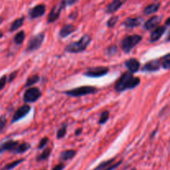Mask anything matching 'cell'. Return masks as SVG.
I'll use <instances>...</instances> for the list:
<instances>
[{
    "label": "cell",
    "mask_w": 170,
    "mask_h": 170,
    "mask_svg": "<svg viewBox=\"0 0 170 170\" xmlns=\"http://www.w3.org/2000/svg\"><path fill=\"white\" fill-rule=\"evenodd\" d=\"M64 8V5L62 2L59 3L58 4H56L52 8V9L51 10L50 14L48 15V22H54L55 21L58 19V17H60V14L62 10V9Z\"/></svg>",
    "instance_id": "9c48e42d"
},
{
    "label": "cell",
    "mask_w": 170,
    "mask_h": 170,
    "mask_svg": "<svg viewBox=\"0 0 170 170\" xmlns=\"http://www.w3.org/2000/svg\"><path fill=\"white\" fill-rule=\"evenodd\" d=\"M142 22L143 19L140 17H134V18L128 17L125 22H123V25L128 28H134L140 26L142 23Z\"/></svg>",
    "instance_id": "e0dca14e"
},
{
    "label": "cell",
    "mask_w": 170,
    "mask_h": 170,
    "mask_svg": "<svg viewBox=\"0 0 170 170\" xmlns=\"http://www.w3.org/2000/svg\"><path fill=\"white\" fill-rule=\"evenodd\" d=\"M91 42V37L89 34H85L81 37V39L77 42H74L67 45L65 51L69 53H80L86 50Z\"/></svg>",
    "instance_id": "7a4b0ae2"
},
{
    "label": "cell",
    "mask_w": 170,
    "mask_h": 170,
    "mask_svg": "<svg viewBox=\"0 0 170 170\" xmlns=\"http://www.w3.org/2000/svg\"><path fill=\"white\" fill-rule=\"evenodd\" d=\"M114 159H109V160H106V161L102 162V163H100V164L98 165L97 167L95 168L94 170H103V169H105V168H108L109 166H110V165L112 164V163L114 161Z\"/></svg>",
    "instance_id": "484cf974"
},
{
    "label": "cell",
    "mask_w": 170,
    "mask_h": 170,
    "mask_svg": "<svg viewBox=\"0 0 170 170\" xmlns=\"http://www.w3.org/2000/svg\"><path fill=\"white\" fill-rule=\"evenodd\" d=\"M161 20L162 18L160 16H153L145 22L144 28L145 30H152L153 28H157V26L160 23Z\"/></svg>",
    "instance_id": "5bb4252c"
},
{
    "label": "cell",
    "mask_w": 170,
    "mask_h": 170,
    "mask_svg": "<svg viewBox=\"0 0 170 170\" xmlns=\"http://www.w3.org/2000/svg\"><path fill=\"white\" fill-rule=\"evenodd\" d=\"M81 129H76V131H75V135H77V134H81Z\"/></svg>",
    "instance_id": "60d3db41"
},
{
    "label": "cell",
    "mask_w": 170,
    "mask_h": 170,
    "mask_svg": "<svg viewBox=\"0 0 170 170\" xmlns=\"http://www.w3.org/2000/svg\"><path fill=\"white\" fill-rule=\"evenodd\" d=\"M67 130V125H64L63 126H61V128L57 130V134H56V138L57 139H61L66 135Z\"/></svg>",
    "instance_id": "f546056e"
},
{
    "label": "cell",
    "mask_w": 170,
    "mask_h": 170,
    "mask_svg": "<svg viewBox=\"0 0 170 170\" xmlns=\"http://www.w3.org/2000/svg\"><path fill=\"white\" fill-rule=\"evenodd\" d=\"M140 83V79L137 76H134L133 73L130 71L125 72L115 84H114V90L117 92H123L126 90L134 89L137 87Z\"/></svg>",
    "instance_id": "6da1fadb"
},
{
    "label": "cell",
    "mask_w": 170,
    "mask_h": 170,
    "mask_svg": "<svg viewBox=\"0 0 170 170\" xmlns=\"http://www.w3.org/2000/svg\"><path fill=\"white\" fill-rule=\"evenodd\" d=\"M165 31H166L165 26H159L158 28H155V29L151 33L149 41L151 42H155L157 41H159L161 38V37L164 35Z\"/></svg>",
    "instance_id": "7c38bea8"
},
{
    "label": "cell",
    "mask_w": 170,
    "mask_h": 170,
    "mask_svg": "<svg viewBox=\"0 0 170 170\" xmlns=\"http://www.w3.org/2000/svg\"><path fill=\"white\" fill-rule=\"evenodd\" d=\"M65 168V164H62V163H61V164H56L55 167L53 168L52 170H63Z\"/></svg>",
    "instance_id": "f35d334b"
},
{
    "label": "cell",
    "mask_w": 170,
    "mask_h": 170,
    "mask_svg": "<svg viewBox=\"0 0 170 170\" xmlns=\"http://www.w3.org/2000/svg\"><path fill=\"white\" fill-rule=\"evenodd\" d=\"M43 41H44V33H41L32 37L28 41L26 50H27V52H34V51L38 50L41 48Z\"/></svg>",
    "instance_id": "8992f818"
},
{
    "label": "cell",
    "mask_w": 170,
    "mask_h": 170,
    "mask_svg": "<svg viewBox=\"0 0 170 170\" xmlns=\"http://www.w3.org/2000/svg\"><path fill=\"white\" fill-rule=\"evenodd\" d=\"M125 66L126 67V68L128 69L129 71H130L131 73H135L137 72L140 67V61H138L137 59L135 58H130L126 61L125 62Z\"/></svg>",
    "instance_id": "4fadbf2b"
},
{
    "label": "cell",
    "mask_w": 170,
    "mask_h": 170,
    "mask_svg": "<svg viewBox=\"0 0 170 170\" xmlns=\"http://www.w3.org/2000/svg\"><path fill=\"white\" fill-rule=\"evenodd\" d=\"M24 161V159H17V160H15V161L12 162V163H9V164H7L4 167V170H11L13 168H14L15 167H17V165L20 164L21 163Z\"/></svg>",
    "instance_id": "83f0119b"
},
{
    "label": "cell",
    "mask_w": 170,
    "mask_h": 170,
    "mask_svg": "<svg viewBox=\"0 0 170 170\" xmlns=\"http://www.w3.org/2000/svg\"><path fill=\"white\" fill-rule=\"evenodd\" d=\"M109 72V68L106 67H91L86 71L84 75L91 78H99L101 76L106 75Z\"/></svg>",
    "instance_id": "52a82bcc"
},
{
    "label": "cell",
    "mask_w": 170,
    "mask_h": 170,
    "mask_svg": "<svg viewBox=\"0 0 170 170\" xmlns=\"http://www.w3.org/2000/svg\"><path fill=\"white\" fill-rule=\"evenodd\" d=\"M3 18H2V17H0V24H1L2 22H3Z\"/></svg>",
    "instance_id": "b9f144b4"
},
{
    "label": "cell",
    "mask_w": 170,
    "mask_h": 170,
    "mask_svg": "<svg viewBox=\"0 0 170 170\" xmlns=\"http://www.w3.org/2000/svg\"><path fill=\"white\" fill-rule=\"evenodd\" d=\"M75 153H76L75 150H73V149L63 151V152H61V155H60V159H61L62 161H67V160H69V159H71L72 158H74Z\"/></svg>",
    "instance_id": "ffe728a7"
},
{
    "label": "cell",
    "mask_w": 170,
    "mask_h": 170,
    "mask_svg": "<svg viewBox=\"0 0 170 170\" xmlns=\"http://www.w3.org/2000/svg\"><path fill=\"white\" fill-rule=\"evenodd\" d=\"M7 81H8V77L7 75H3L1 78H0V91L3 90L6 86V83H7Z\"/></svg>",
    "instance_id": "e575fe53"
},
{
    "label": "cell",
    "mask_w": 170,
    "mask_h": 170,
    "mask_svg": "<svg viewBox=\"0 0 170 170\" xmlns=\"http://www.w3.org/2000/svg\"><path fill=\"white\" fill-rule=\"evenodd\" d=\"M77 1H78V0H62L61 2L63 3L64 7H66V6L73 5V4L76 3Z\"/></svg>",
    "instance_id": "d590c367"
},
{
    "label": "cell",
    "mask_w": 170,
    "mask_h": 170,
    "mask_svg": "<svg viewBox=\"0 0 170 170\" xmlns=\"http://www.w3.org/2000/svg\"><path fill=\"white\" fill-rule=\"evenodd\" d=\"M46 12V6L44 4H38L29 10L28 15L32 19H35L37 17H42Z\"/></svg>",
    "instance_id": "30bf717a"
},
{
    "label": "cell",
    "mask_w": 170,
    "mask_h": 170,
    "mask_svg": "<svg viewBox=\"0 0 170 170\" xmlns=\"http://www.w3.org/2000/svg\"><path fill=\"white\" fill-rule=\"evenodd\" d=\"M118 19H119V17H116V16L115 17H111L107 22V26L109 28H113L116 24V22H118Z\"/></svg>",
    "instance_id": "4dcf8cb0"
},
{
    "label": "cell",
    "mask_w": 170,
    "mask_h": 170,
    "mask_svg": "<svg viewBox=\"0 0 170 170\" xmlns=\"http://www.w3.org/2000/svg\"><path fill=\"white\" fill-rule=\"evenodd\" d=\"M109 117H110L109 111H108V110H105V111H103L102 113H101V114H100V120H99V124H100V125L106 124V123L108 121V120H109Z\"/></svg>",
    "instance_id": "f1b7e54d"
},
{
    "label": "cell",
    "mask_w": 170,
    "mask_h": 170,
    "mask_svg": "<svg viewBox=\"0 0 170 170\" xmlns=\"http://www.w3.org/2000/svg\"><path fill=\"white\" fill-rule=\"evenodd\" d=\"M159 8H160V3H152V4L147 6V7L145 8V10H144V14H146V15H150V14H155L156 12H158Z\"/></svg>",
    "instance_id": "d6986e66"
},
{
    "label": "cell",
    "mask_w": 170,
    "mask_h": 170,
    "mask_svg": "<svg viewBox=\"0 0 170 170\" xmlns=\"http://www.w3.org/2000/svg\"><path fill=\"white\" fill-rule=\"evenodd\" d=\"M18 145H19V142L15 141V140H9L7 142L3 143V145L0 146V153H3L4 151L14 152V150L17 148V146Z\"/></svg>",
    "instance_id": "2e32d148"
},
{
    "label": "cell",
    "mask_w": 170,
    "mask_h": 170,
    "mask_svg": "<svg viewBox=\"0 0 170 170\" xmlns=\"http://www.w3.org/2000/svg\"><path fill=\"white\" fill-rule=\"evenodd\" d=\"M75 29H76V28L73 24L64 25L61 28L60 32H59V36L61 37H68L71 33H73Z\"/></svg>",
    "instance_id": "ac0fdd59"
},
{
    "label": "cell",
    "mask_w": 170,
    "mask_h": 170,
    "mask_svg": "<svg viewBox=\"0 0 170 170\" xmlns=\"http://www.w3.org/2000/svg\"><path fill=\"white\" fill-rule=\"evenodd\" d=\"M160 60V63H161V67L165 69V70H169L170 69V53L165 55L163 57H161Z\"/></svg>",
    "instance_id": "7402d4cb"
},
{
    "label": "cell",
    "mask_w": 170,
    "mask_h": 170,
    "mask_svg": "<svg viewBox=\"0 0 170 170\" xmlns=\"http://www.w3.org/2000/svg\"><path fill=\"white\" fill-rule=\"evenodd\" d=\"M17 71H14V72H12L11 74L9 75V78H8V81H9V82H11V81H14V78L17 76Z\"/></svg>",
    "instance_id": "74e56055"
},
{
    "label": "cell",
    "mask_w": 170,
    "mask_h": 170,
    "mask_svg": "<svg viewBox=\"0 0 170 170\" xmlns=\"http://www.w3.org/2000/svg\"><path fill=\"white\" fill-rule=\"evenodd\" d=\"M31 110V106L28 105H23L21 107H19L17 110V111L15 112L12 119V123H15L18 120H22V118H24L26 115H28V113Z\"/></svg>",
    "instance_id": "ba28073f"
},
{
    "label": "cell",
    "mask_w": 170,
    "mask_h": 170,
    "mask_svg": "<svg viewBox=\"0 0 170 170\" xmlns=\"http://www.w3.org/2000/svg\"><path fill=\"white\" fill-rule=\"evenodd\" d=\"M165 25H170V17H168L167 20H166V22H165Z\"/></svg>",
    "instance_id": "ab89813d"
},
{
    "label": "cell",
    "mask_w": 170,
    "mask_h": 170,
    "mask_svg": "<svg viewBox=\"0 0 170 170\" xmlns=\"http://www.w3.org/2000/svg\"><path fill=\"white\" fill-rule=\"evenodd\" d=\"M6 125H7V118L4 115H3L0 117V133L4 129Z\"/></svg>",
    "instance_id": "1f68e13d"
},
{
    "label": "cell",
    "mask_w": 170,
    "mask_h": 170,
    "mask_svg": "<svg viewBox=\"0 0 170 170\" xmlns=\"http://www.w3.org/2000/svg\"><path fill=\"white\" fill-rule=\"evenodd\" d=\"M2 35H3V34H2V33H0V37L2 36Z\"/></svg>",
    "instance_id": "ee69618b"
},
{
    "label": "cell",
    "mask_w": 170,
    "mask_h": 170,
    "mask_svg": "<svg viewBox=\"0 0 170 170\" xmlns=\"http://www.w3.org/2000/svg\"><path fill=\"white\" fill-rule=\"evenodd\" d=\"M24 38H25V33L24 31H20L18 32L15 37H14V42L17 45H21L24 41Z\"/></svg>",
    "instance_id": "cb8c5ba5"
},
{
    "label": "cell",
    "mask_w": 170,
    "mask_h": 170,
    "mask_svg": "<svg viewBox=\"0 0 170 170\" xmlns=\"http://www.w3.org/2000/svg\"><path fill=\"white\" fill-rule=\"evenodd\" d=\"M42 96V91L37 87H32L26 90L23 95V100L26 103H33Z\"/></svg>",
    "instance_id": "5b68a950"
},
{
    "label": "cell",
    "mask_w": 170,
    "mask_h": 170,
    "mask_svg": "<svg viewBox=\"0 0 170 170\" xmlns=\"http://www.w3.org/2000/svg\"><path fill=\"white\" fill-rule=\"evenodd\" d=\"M121 163H122V161H119L118 163H115V164H111L110 166H109V167L106 168H105V169H103V170H114V169H115L116 168H118L120 164H121Z\"/></svg>",
    "instance_id": "8d00e7d4"
},
{
    "label": "cell",
    "mask_w": 170,
    "mask_h": 170,
    "mask_svg": "<svg viewBox=\"0 0 170 170\" xmlns=\"http://www.w3.org/2000/svg\"><path fill=\"white\" fill-rule=\"evenodd\" d=\"M161 67V63L160 60H152V61H148L147 63H145V66L143 67V71H147V72H153L159 71Z\"/></svg>",
    "instance_id": "8fae6325"
},
{
    "label": "cell",
    "mask_w": 170,
    "mask_h": 170,
    "mask_svg": "<svg viewBox=\"0 0 170 170\" xmlns=\"http://www.w3.org/2000/svg\"><path fill=\"white\" fill-rule=\"evenodd\" d=\"M39 79H40L39 75H32V76H30V77H29V78L27 80V82H26V84H25V87H32L33 85L36 84L37 82H38Z\"/></svg>",
    "instance_id": "4316f807"
},
{
    "label": "cell",
    "mask_w": 170,
    "mask_h": 170,
    "mask_svg": "<svg viewBox=\"0 0 170 170\" xmlns=\"http://www.w3.org/2000/svg\"><path fill=\"white\" fill-rule=\"evenodd\" d=\"M126 1L127 0H114L106 8V13L107 14H114L117 11L118 9H120L121 8V6L126 3Z\"/></svg>",
    "instance_id": "9a60e30c"
},
{
    "label": "cell",
    "mask_w": 170,
    "mask_h": 170,
    "mask_svg": "<svg viewBox=\"0 0 170 170\" xmlns=\"http://www.w3.org/2000/svg\"><path fill=\"white\" fill-rule=\"evenodd\" d=\"M31 145L29 143H22L21 145H18L17 148L15 149L13 153H23L27 152L28 149H30Z\"/></svg>",
    "instance_id": "44dd1931"
},
{
    "label": "cell",
    "mask_w": 170,
    "mask_h": 170,
    "mask_svg": "<svg viewBox=\"0 0 170 170\" xmlns=\"http://www.w3.org/2000/svg\"><path fill=\"white\" fill-rule=\"evenodd\" d=\"M131 170H136V168H132V169Z\"/></svg>",
    "instance_id": "7bdbcfd3"
},
{
    "label": "cell",
    "mask_w": 170,
    "mask_h": 170,
    "mask_svg": "<svg viewBox=\"0 0 170 170\" xmlns=\"http://www.w3.org/2000/svg\"><path fill=\"white\" fill-rule=\"evenodd\" d=\"M51 154V149L50 148H47L45 149V150L42 152L41 154H39L38 156L37 157V161H43V160H46L49 158Z\"/></svg>",
    "instance_id": "d4e9b609"
},
{
    "label": "cell",
    "mask_w": 170,
    "mask_h": 170,
    "mask_svg": "<svg viewBox=\"0 0 170 170\" xmlns=\"http://www.w3.org/2000/svg\"><path fill=\"white\" fill-rule=\"evenodd\" d=\"M48 141H49V140H48V137L42 138V140H40L39 145H38V149H42L45 148V146L48 145Z\"/></svg>",
    "instance_id": "836d02e7"
},
{
    "label": "cell",
    "mask_w": 170,
    "mask_h": 170,
    "mask_svg": "<svg viewBox=\"0 0 170 170\" xmlns=\"http://www.w3.org/2000/svg\"><path fill=\"white\" fill-rule=\"evenodd\" d=\"M142 40V37L140 35H129V36L125 37L120 42V46L124 52L129 53L133 48L140 43Z\"/></svg>",
    "instance_id": "3957f363"
},
{
    "label": "cell",
    "mask_w": 170,
    "mask_h": 170,
    "mask_svg": "<svg viewBox=\"0 0 170 170\" xmlns=\"http://www.w3.org/2000/svg\"><path fill=\"white\" fill-rule=\"evenodd\" d=\"M97 88L95 87H91V86H85V87H80L74 88V89L68 90L64 91V94L72 97H80L83 95H91L95 94L97 92Z\"/></svg>",
    "instance_id": "277c9868"
},
{
    "label": "cell",
    "mask_w": 170,
    "mask_h": 170,
    "mask_svg": "<svg viewBox=\"0 0 170 170\" xmlns=\"http://www.w3.org/2000/svg\"><path fill=\"white\" fill-rule=\"evenodd\" d=\"M23 22H24V17H19L17 18L15 21L12 22L11 27H10V32H14V31L17 30L18 28H21L23 24Z\"/></svg>",
    "instance_id": "603a6c76"
},
{
    "label": "cell",
    "mask_w": 170,
    "mask_h": 170,
    "mask_svg": "<svg viewBox=\"0 0 170 170\" xmlns=\"http://www.w3.org/2000/svg\"><path fill=\"white\" fill-rule=\"evenodd\" d=\"M117 52V47L116 46H111V47H110L107 51H106V53L109 55V56H114V54H116Z\"/></svg>",
    "instance_id": "d6a6232c"
}]
</instances>
